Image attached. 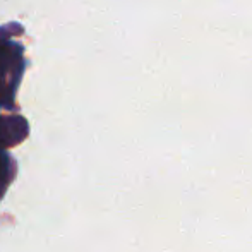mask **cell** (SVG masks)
I'll use <instances>...</instances> for the list:
<instances>
[{
	"mask_svg": "<svg viewBox=\"0 0 252 252\" xmlns=\"http://www.w3.org/2000/svg\"><path fill=\"white\" fill-rule=\"evenodd\" d=\"M30 132V126L23 117L0 115V150L23 143Z\"/></svg>",
	"mask_w": 252,
	"mask_h": 252,
	"instance_id": "cell-2",
	"label": "cell"
},
{
	"mask_svg": "<svg viewBox=\"0 0 252 252\" xmlns=\"http://www.w3.org/2000/svg\"><path fill=\"white\" fill-rule=\"evenodd\" d=\"M23 48L14 41L0 40V105L12 106L14 91L23 74Z\"/></svg>",
	"mask_w": 252,
	"mask_h": 252,
	"instance_id": "cell-1",
	"label": "cell"
},
{
	"mask_svg": "<svg viewBox=\"0 0 252 252\" xmlns=\"http://www.w3.org/2000/svg\"><path fill=\"white\" fill-rule=\"evenodd\" d=\"M10 180V161L5 153L0 151V197L5 192V187Z\"/></svg>",
	"mask_w": 252,
	"mask_h": 252,
	"instance_id": "cell-3",
	"label": "cell"
}]
</instances>
